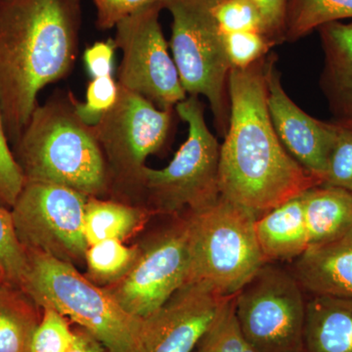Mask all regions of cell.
<instances>
[{
	"label": "cell",
	"instance_id": "12",
	"mask_svg": "<svg viewBox=\"0 0 352 352\" xmlns=\"http://www.w3.org/2000/svg\"><path fill=\"white\" fill-rule=\"evenodd\" d=\"M189 234L186 217L139 247L138 258L115 283L103 287L129 314L145 318L189 282Z\"/></svg>",
	"mask_w": 352,
	"mask_h": 352
},
{
	"label": "cell",
	"instance_id": "14",
	"mask_svg": "<svg viewBox=\"0 0 352 352\" xmlns=\"http://www.w3.org/2000/svg\"><path fill=\"white\" fill-rule=\"evenodd\" d=\"M264 78L268 112L278 138L289 156L321 185L339 126L315 119L289 98L274 60L264 62Z\"/></svg>",
	"mask_w": 352,
	"mask_h": 352
},
{
	"label": "cell",
	"instance_id": "30",
	"mask_svg": "<svg viewBox=\"0 0 352 352\" xmlns=\"http://www.w3.org/2000/svg\"><path fill=\"white\" fill-rule=\"evenodd\" d=\"M9 143L0 111V206L11 210L24 188L25 177Z\"/></svg>",
	"mask_w": 352,
	"mask_h": 352
},
{
	"label": "cell",
	"instance_id": "13",
	"mask_svg": "<svg viewBox=\"0 0 352 352\" xmlns=\"http://www.w3.org/2000/svg\"><path fill=\"white\" fill-rule=\"evenodd\" d=\"M231 296L190 282L143 319V352H194Z\"/></svg>",
	"mask_w": 352,
	"mask_h": 352
},
{
	"label": "cell",
	"instance_id": "24",
	"mask_svg": "<svg viewBox=\"0 0 352 352\" xmlns=\"http://www.w3.org/2000/svg\"><path fill=\"white\" fill-rule=\"evenodd\" d=\"M198 352H258L245 338L236 315L234 296L219 310L201 338Z\"/></svg>",
	"mask_w": 352,
	"mask_h": 352
},
{
	"label": "cell",
	"instance_id": "17",
	"mask_svg": "<svg viewBox=\"0 0 352 352\" xmlns=\"http://www.w3.org/2000/svg\"><path fill=\"white\" fill-rule=\"evenodd\" d=\"M254 229L266 263L300 258L309 245L302 194L261 214Z\"/></svg>",
	"mask_w": 352,
	"mask_h": 352
},
{
	"label": "cell",
	"instance_id": "11",
	"mask_svg": "<svg viewBox=\"0 0 352 352\" xmlns=\"http://www.w3.org/2000/svg\"><path fill=\"white\" fill-rule=\"evenodd\" d=\"M161 3L132 14L116 25V48L122 51L119 87L145 97L162 110L187 98L160 24Z\"/></svg>",
	"mask_w": 352,
	"mask_h": 352
},
{
	"label": "cell",
	"instance_id": "34",
	"mask_svg": "<svg viewBox=\"0 0 352 352\" xmlns=\"http://www.w3.org/2000/svg\"><path fill=\"white\" fill-rule=\"evenodd\" d=\"M115 50L113 39L98 41L85 50L83 62L92 78L112 75Z\"/></svg>",
	"mask_w": 352,
	"mask_h": 352
},
{
	"label": "cell",
	"instance_id": "2",
	"mask_svg": "<svg viewBox=\"0 0 352 352\" xmlns=\"http://www.w3.org/2000/svg\"><path fill=\"white\" fill-rule=\"evenodd\" d=\"M80 0H0V111L18 140L43 88L71 73L78 55Z\"/></svg>",
	"mask_w": 352,
	"mask_h": 352
},
{
	"label": "cell",
	"instance_id": "1",
	"mask_svg": "<svg viewBox=\"0 0 352 352\" xmlns=\"http://www.w3.org/2000/svg\"><path fill=\"white\" fill-rule=\"evenodd\" d=\"M264 62L231 69L228 127L219 150L220 194L258 215L320 185L277 136L266 102Z\"/></svg>",
	"mask_w": 352,
	"mask_h": 352
},
{
	"label": "cell",
	"instance_id": "19",
	"mask_svg": "<svg viewBox=\"0 0 352 352\" xmlns=\"http://www.w3.org/2000/svg\"><path fill=\"white\" fill-rule=\"evenodd\" d=\"M309 245L325 244L352 227V193L339 187L317 185L302 193Z\"/></svg>",
	"mask_w": 352,
	"mask_h": 352
},
{
	"label": "cell",
	"instance_id": "8",
	"mask_svg": "<svg viewBox=\"0 0 352 352\" xmlns=\"http://www.w3.org/2000/svg\"><path fill=\"white\" fill-rule=\"evenodd\" d=\"M173 119V109L162 110L119 87L115 105L94 126L107 168L109 194L138 201L146 160L166 143Z\"/></svg>",
	"mask_w": 352,
	"mask_h": 352
},
{
	"label": "cell",
	"instance_id": "32",
	"mask_svg": "<svg viewBox=\"0 0 352 352\" xmlns=\"http://www.w3.org/2000/svg\"><path fill=\"white\" fill-rule=\"evenodd\" d=\"M96 8V25L101 31L116 28L120 21L162 0H91Z\"/></svg>",
	"mask_w": 352,
	"mask_h": 352
},
{
	"label": "cell",
	"instance_id": "22",
	"mask_svg": "<svg viewBox=\"0 0 352 352\" xmlns=\"http://www.w3.org/2000/svg\"><path fill=\"white\" fill-rule=\"evenodd\" d=\"M139 247H127L122 241L106 240L88 245L85 254L87 277L92 283L108 286L117 282L138 258Z\"/></svg>",
	"mask_w": 352,
	"mask_h": 352
},
{
	"label": "cell",
	"instance_id": "10",
	"mask_svg": "<svg viewBox=\"0 0 352 352\" xmlns=\"http://www.w3.org/2000/svg\"><path fill=\"white\" fill-rule=\"evenodd\" d=\"M294 274L265 263L234 296L240 327L258 352H303L307 303Z\"/></svg>",
	"mask_w": 352,
	"mask_h": 352
},
{
	"label": "cell",
	"instance_id": "26",
	"mask_svg": "<svg viewBox=\"0 0 352 352\" xmlns=\"http://www.w3.org/2000/svg\"><path fill=\"white\" fill-rule=\"evenodd\" d=\"M74 336L75 330H72L68 318L54 308L43 307L28 352H66Z\"/></svg>",
	"mask_w": 352,
	"mask_h": 352
},
{
	"label": "cell",
	"instance_id": "9",
	"mask_svg": "<svg viewBox=\"0 0 352 352\" xmlns=\"http://www.w3.org/2000/svg\"><path fill=\"white\" fill-rule=\"evenodd\" d=\"M89 197L62 185L25 182L11 208L14 228L25 251L76 265L85 264V205Z\"/></svg>",
	"mask_w": 352,
	"mask_h": 352
},
{
	"label": "cell",
	"instance_id": "36",
	"mask_svg": "<svg viewBox=\"0 0 352 352\" xmlns=\"http://www.w3.org/2000/svg\"><path fill=\"white\" fill-rule=\"evenodd\" d=\"M194 352H198V351H194Z\"/></svg>",
	"mask_w": 352,
	"mask_h": 352
},
{
	"label": "cell",
	"instance_id": "35",
	"mask_svg": "<svg viewBox=\"0 0 352 352\" xmlns=\"http://www.w3.org/2000/svg\"><path fill=\"white\" fill-rule=\"evenodd\" d=\"M66 352H112L94 336L80 328L75 330L73 342Z\"/></svg>",
	"mask_w": 352,
	"mask_h": 352
},
{
	"label": "cell",
	"instance_id": "25",
	"mask_svg": "<svg viewBox=\"0 0 352 352\" xmlns=\"http://www.w3.org/2000/svg\"><path fill=\"white\" fill-rule=\"evenodd\" d=\"M29 270V256L14 228L12 214L0 206V281L21 289Z\"/></svg>",
	"mask_w": 352,
	"mask_h": 352
},
{
	"label": "cell",
	"instance_id": "23",
	"mask_svg": "<svg viewBox=\"0 0 352 352\" xmlns=\"http://www.w3.org/2000/svg\"><path fill=\"white\" fill-rule=\"evenodd\" d=\"M0 288V352H28L41 318L25 302L8 300Z\"/></svg>",
	"mask_w": 352,
	"mask_h": 352
},
{
	"label": "cell",
	"instance_id": "5",
	"mask_svg": "<svg viewBox=\"0 0 352 352\" xmlns=\"http://www.w3.org/2000/svg\"><path fill=\"white\" fill-rule=\"evenodd\" d=\"M185 217L191 256L188 283L235 296L267 263L254 229L258 215L252 210L220 196Z\"/></svg>",
	"mask_w": 352,
	"mask_h": 352
},
{
	"label": "cell",
	"instance_id": "31",
	"mask_svg": "<svg viewBox=\"0 0 352 352\" xmlns=\"http://www.w3.org/2000/svg\"><path fill=\"white\" fill-rule=\"evenodd\" d=\"M321 185L339 187L352 193V129L339 126Z\"/></svg>",
	"mask_w": 352,
	"mask_h": 352
},
{
	"label": "cell",
	"instance_id": "15",
	"mask_svg": "<svg viewBox=\"0 0 352 352\" xmlns=\"http://www.w3.org/2000/svg\"><path fill=\"white\" fill-rule=\"evenodd\" d=\"M294 276L314 296L352 298V227L337 239L308 247L296 258Z\"/></svg>",
	"mask_w": 352,
	"mask_h": 352
},
{
	"label": "cell",
	"instance_id": "27",
	"mask_svg": "<svg viewBox=\"0 0 352 352\" xmlns=\"http://www.w3.org/2000/svg\"><path fill=\"white\" fill-rule=\"evenodd\" d=\"M214 15L222 34L247 31L265 34L263 15L251 0H217Z\"/></svg>",
	"mask_w": 352,
	"mask_h": 352
},
{
	"label": "cell",
	"instance_id": "6",
	"mask_svg": "<svg viewBox=\"0 0 352 352\" xmlns=\"http://www.w3.org/2000/svg\"><path fill=\"white\" fill-rule=\"evenodd\" d=\"M175 109L188 124V136L166 168L145 166L142 171L138 201L152 214L196 212L221 196L220 146L208 129L203 104L199 96L188 95Z\"/></svg>",
	"mask_w": 352,
	"mask_h": 352
},
{
	"label": "cell",
	"instance_id": "33",
	"mask_svg": "<svg viewBox=\"0 0 352 352\" xmlns=\"http://www.w3.org/2000/svg\"><path fill=\"white\" fill-rule=\"evenodd\" d=\"M263 15L265 34L273 41L285 38L289 0H251Z\"/></svg>",
	"mask_w": 352,
	"mask_h": 352
},
{
	"label": "cell",
	"instance_id": "7",
	"mask_svg": "<svg viewBox=\"0 0 352 352\" xmlns=\"http://www.w3.org/2000/svg\"><path fill=\"white\" fill-rule=\"evenodd\" d=\"M217 0H162L173 17L170 48L180 82L188 95L208 99L220 133H226L231 65L214 15Z\"/></svg>",
	"mask_w": 352,
	"mask_h": 352
},
{
	"label": "cell",
	"instance_id": "3",
	"mask_svg": "<svg viewBox=\"0 0 352 352\" xmlns=\"http://www.w3.org/2000/svg\"><path fill=\"white\" fill-rule=\"evenodd\" d=\"M76 97L58 90L32 112L14 143L25 182L62 185L88 197L109 194L107 168L94 126L76 112Z\"/></svg>",
	"mask_w": 352,
	"mask_h": 352
},
{
	"label": "cell",
	"instance_id": "28",
	"mask_svg": "<svg viewBox=\"0 0 352 352\" xmlns=\"http://www.w3.org/2000/svg\"><path fill=\"white\" fill-rule=\"evenodd\" d=\"M224 48L232 69H245L263 60L274 44L263 32L247 31L223 34Z\"/></svg>",
	"mask_w": 352,
	"mask_h": 352
},
{
	"label": "cell",
	"instance_id": "18",
	"mask_svg": "<svg viewBox=\"0 0 352 352\" xmlns=\"http://www.w3.org/2000/svg\"><path fill=\"white\" fill-rule=\"evenodd\" d=\"M303 352H352V298L314 296L308 300Z\"/></svg>",
	"mask_w": 352,
	"mask_h": 352
},
{
	"label": "cell",
	"instance_id": "4",
	"mask_svg": "<svg viewBox=\"0 0 352 352\" xmlns=\"http://www.w3.org/2000/svg\"><path fill=\"white\" fill-rule=\"evenodd\" d=\"M27 252L29 270L21 289L34 305L54 308L112 352H143L142 318L126 312L73 264Z\"/></svg>",
	"mask_w": 352,
	"mask_h": 352
},
{
	"label": "cell",
	"instance_id": "29",
	"mask_svg": "<svg viewBox=\"0 0 352 352\" xmlns=\"http://www.w3.org/2000/svg\"><path fill=\"white\" fill-rule=\"evenodd\" d=\"M119 96V85L113 76L92 78L88 83L85 102H76V112L88 126H94L111 108Z\"/></svg>",
	"mask_w": 352,
	"mask_h": 352
},
{
	"label": "cell",
	"instance_id": "20",
	"mask_svg": "<svg viewBox=\"0 0 352 352\" xmlns=\"http://www.w3.org/2000/svg\"><path fill=\"white\" fill-rule=\"evenodd\" d=\"M152 212L142 206L89 197L85 210L88 245L106 240L124 241L139 230Z\"/></svg>",
	"mask_w": 352,
	"mask_h": 352
},
{
	"label": "cell",
	"instance_id": "21",
	"mask_svg": "<svg viewBox=\"0 0 352 352\" xmlns=\"http://www.w3.org/2000/svg\"><path fill=\"white\" fill-rule=\"evenodd\" d=\"M352 19V0H289L285 38L296 41L329 23Z\"/></svg>",
	"mask_w": 352,
	"mask_h": 352
},
{
	"label": "cell",
	"instance_id": "16",
	"mask_svg": "<svg viewBox=\"0 0 352 352\" xmlns=\"http://www.w3.org/2000/svg\"><path fill=\"white\" fill-rule=\"evenodd\" d=\"M324 51L320 85L335 124L352 129V22L318 29Z\"/></svg>",
	"mask_w": 352,
	"mask_h": 352
}]
</instances>
